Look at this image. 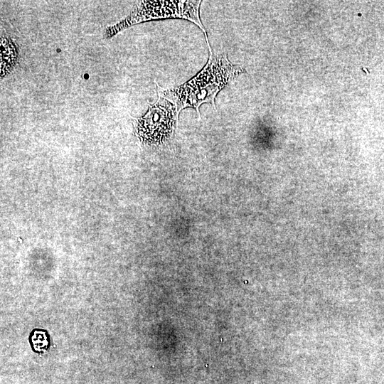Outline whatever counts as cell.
Listing matches in <instances>:
<instances>
[{"label": "cell", "instance_id": "obj_1", "mask_svg": "<svg viewBox=\"0 0 384 384\" xmlns=\"http://www.w3.org/2000/svg\"><path fill=\"white\" fill-rule=\"evenodd\" d=\"M210 55L204 68L186 83L173 89H159L158 94L173 102L178 114L184 108L192 107L199 114L203 103H210L214 108L217 94L245 70L233 64L224 53L213 51L208 43Z\"/></svg>", "mask_w": 384, "mask_h": 384}, {"label": "cell", "instance_id": "obj_2", "mask_svg": "<svg viewBox=\"0 0 384 384\" xmlns=\"http://www.w3.org/2000/svg\"><path fill=\"white\" fill-rule=\"evenodd\" d=\"M201 1H143L124 20L106 30V37L112 36L132 24L149 20L164 18H183L196 23L206 30L201 21L199 10Z\"/></svg>", "mask_w": 384, "mask_h": 384}, {"label": "cell", "instance_id": "obj_3", "mask_svg": "<svg viewBox=\"0 0 384 384\" xmlns=\"http://www.w3.org/2000/svg\"><path fill=\"white\" fill-rule=\"evenodd\" d=\"M178 116L176 105L159 94L157 101L135 121L136 134L144 144H161L173 134Z\"/></svg>", "mask_w": 384, "mask_h": 384}, {"label": "cell", "instance_id": "obj_4", "mask_svg": "<svg viewBox=\"0 0 384 384\" xmlns=\"http://www.w3.org/2000/svg\"><path fill=\"white\" fill-rule=\"evenodd\" d=\"M17 49L14 42L8 38L1 39V76L6 75L16 62Z\"/></svg>", "mask_w": 384, "mask_h": 384}, {"label": "cell", "instance_id": "obj_5", "mask_svg": "<svg viewBox=\"0 0 384 384\" xmlns=\"http://www.w3.org/2000/svg\"><path fill=\"white\" fill-rule=\"evenodd\" d=\"M29 342L34 351L43 353L49 348L50 337L46 331L36 329L30 334Z\"/></svg>", "mask_w": 384, "mask_h": 384}]
</instances>
